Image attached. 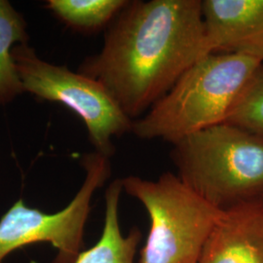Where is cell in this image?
<instances>
[{"mask_svg": "<svg viewBox=\"0 0 263 263\" xmlns=\"http://www.w3.org/2000/svg\"><path fill=\"white\" fill-rule=\"evenodd\" d=\"M85 179L70 203L48 214L16 201L0 218V263L16 251L38 243H48L57 251L52 263H73L83 251L85 227L95 192L111 175L109 157L93 152L81 161Z\"/></svg>", "mask_w": 263, "mask_h": 263, "instance_id": "cell-6", "label": "cell"}, {"mask_svg": "<svg viewBox=\"0 0 263 263\" xmlns=\"http://www.w3.org/2000/svg\"><path fill=\"white\" fill-rule=\"evenodd\" d=\"M226 123L263 137V63L245 86Z\"/></svg>", "mask_w": 263, "mask_h": 263, "instance_id": "cell-12", "label": "cell"}, {"mask_svg": "<svg viewBox=\"0 0 263 263\" xmlns=\"http://www.w3.org/2000/svg\"><path fill=\"white\" fill-rule=\"evenodd\" d=\"M26 23L8 1L0 0V104L25 91L12 56L13 45L27 43Z\"/></svg>", "mask_w": 263, "mask_h": 263, "instance_id": "cell-10", "label": "cell"}, {"mask_svg": "<svg viewBox=\"0 0 263 263\" xmlns=\"http://www.w3.org/2000/svg\"><path fill=\"white\" fill-rule=\"evenodd\" d=\"M260 202H261V203H262V205H263V199H262V200H261V201H260Z\"/></svg>", "mask_w": 263, "mask_h": 263, "instance_id": "cell-13", "label": "cell"}, {"mask_svg": "<svg viewBox=\"0 0 263 263\" xmlns=\"http://www.w3.org/2000/svg\"><path fill=\"white\" fill-rule=\"evenodd\" d=\"M127 3L125 0H50L48 7L73 28L95 30L110 24Z\"/></svg>", "mask_w": 263, "mask_h": 263, "instance_id": "cell-11", "label": "cell"}, {"mask_svg": "<svg viewBox=\"0 0 263 263\" xmlns=\"http://www.w3.org/2000/svg\"><path fill=\"white\" fill-rule=\"evenodd\" d=\"M12 56L25 91L72 110L84 122L96 152L110 158L113 138L132 132L133 120L104 86L66 66L42 61L27 43L14 46Z\"/></svg>", "mask_w": 263, "mask_h": 263, "instance_id": "cell-5", "label": "cell"}, {"mask_svg": "<svg viewBox=\"0 0 263 263\" xmlns=\"http://www.w3.org/2000/svg\"><path fill=\"white\" fill-rule=\"evenodd\" d=\"M199 263H263L262 203L222 211Z\"/></svg>", "mask_w": 263, "mask_h": 263, "instance_id": "cell-8", "label": "cell"}, {"mask_svg": "<svg viewBox=\"0 0 263 263\" xmlns=\"http://www.w3.org/2000/svg\"><path fill=\"white\" fill-rule=\"evenodd\" d=\"M123 192L122 179H114L105 191L104 227L98 242L83 250L73 263H135L141 243V232L133 227L123 234L119 220V203Z\"/></svg>", "mask_w": 263, "mask_h": 263, "instance_id": "cell-9", "label": "cell"}, {"mask_svg": "<svg viewBox=\"0 0 263 263\" xmlns=\"http://www.w3.org/2000/svg\"><path fill=\"white\" fill-rule=\"evenodd\" d=\"M261 64L244 55L208 54L147 112L133 121L132 132L141 140L174 144L194 133L226 123L245 86Z\"/></svg>", "mask_w": 263, "mask_h": 263, "instance_id": "cell-2", "label": "cell"}, {"mask_svg": "<svg viewBox=\"0 0 263 263\" xmlns=\"http://www.w3.org/2000/svg\"><path fill=\"white\" fill-rule=\"evenodd\" d=\"M208 51L252 57L263 63V0H204Z\"/></svg>", "mask_w": 263, "mask_h": 263, "instance_id": "cell-7", "label": "cell"}, {"mask_svg": "<svg viewBox=\"0 0 263 263\" xmlns=\"http://www.w3.org/2000/svg\"><path fill=\"white\" fill-rule=\"evenodd\" d=\"M177 176L219 211L263 199V137L228 123L173 144Z\"/></svg>", "mask_w": 263, "mask_h": 263, "instance_id": "cell-3", "label": "cell"}, {"mask_svg": "<svg viewBox=\"0 0 263 263\" xmlns=\"http://www.w3.org/2000/svg\"><path fill=\"white\" fill-rule=\"evenodd\" d=\"M123 191L145 209L151 227L139 263H199L222 211L209 204L176 174L156 180L130 176Z\"/></svg>", "mask_w": 263, "mask_h": 263, "instance_id": "cell-4", "label": "cell"}, {"mask_svg": "<svg viewBox=\"0 0 263 263\" xmlns=\"http://www.w3.org/2000/svg\"><path fill=\"white\" fill-rule=\"evenodd\" d=\"M208 54L202 1H128L80 73L103 85L134 121Z\"/></svg>", "mask_w": 263, "mask_h": 263, "instance_id": "cell-1", "label": "cell"}]
</instances>
